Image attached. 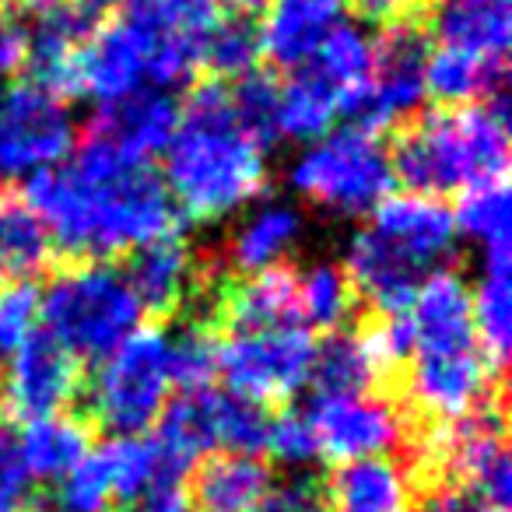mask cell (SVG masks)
<instances>
[{"label": "cell", "mask_w": 512, "mask_h": 512, "mask_svg": "<svg viewBox=\"0 0 512 512\" xmlns=\"http://www.w3.org/2000/svg\"><path fill=\"white\" fill-rule=\"evenodd\" d=\"M25 200L53 249L74 264H106L109 256L176 232V204L151 162L123 155L95 134L57 169L32 176Z\"/></svg>", "instance_id": "cell-1"}, {"label": "cell", "mask_w": 512, "mask_h": 512, "mask_svg": "<svg viewBox=\"0 0 512 512\" xmlns=\"http://www.w3.org/2000/svg\"><path fill=\"white\" fill-rule=\"evenodd\" d=\"M165 190L176 214L193 221H221L260 197L267 183L264 148L239 127L228 88H193L179 109L176 137L165 148Z\"/></svg>", "instance_id": "cell-2"}, {"label": "cell", "mask_w": 512, "mask_h": 512, "mask_svg": "<svg viewBox=\"0 0 512 512\" xmlns=\"http://www.w3.org/2000/svg\"><path fill=\"white\" fill-rule=\"evenodd\" d=\"M453 246V211L435 197L400 193L386 197L372 211L369 225L348 242L344 274L355 295H362L379 316H400Z\"/></svg>", "instance_id": "cell-3"}, {"label": "cell", "mask_w": 512, "mask_h": 512, "mask_svg": "<svg viewBox=\"0 0 512 512\" xmlns=\"http://www.w3.org/2000/svg\"><path fill=\"white\" fill-rule=\"evenodd\" d=\"M393 179L407 193L446 197L509 176V106L491 95L474 106L432 109L393 141Z\"/></svg>", "instance_id": "cell-4"}, {"label": "cell", "mask_w": 512, "mask_h": 512, "mask_svg": "<svg viewBox=\"0 0 512 512\" xmlns=\"http://www.w3.org/2000/svg\"><path fill=\"white\" fill-rule=\"evenodd\" d=\"M39 320L67 355L102 362L141 330L144 309L120 267L71 264L39 295Z\"/></svg>", "instance_id": "cell-5"}, {"label": "cell", "mask_w": 512, "mask_h": 512, "mask_svg": "<svg viewBox=\"0 0 512 512\" xmlns=\"http://www.w3.org/2000/svg\"><path fill=\"white\" fill-rule=\"evenodd\" d=\"M288 179L295 193L344 218L372 214L386 197H393L397 186L390 151L379 144V137L355 127L330 130L309 144L292 162Z\"/></svg>", "instance_id": "cell-6"}, {"label": "cell", "mask_w": 512, "mask_h": 512, "mask_svg": "<svg viewBox=\"0 0 512 512\" xmlns=\"http://www.w3.org/2000/svg\"><path fill=\"white\" fill-rule=\"evenodd\" d=\"M169 334L141 327L109 351L88 383V411L113 435H144L172 397Z\"/></svg>", "instance_id": "cell-7"}, {"label": "cell", "mask_w": 512, "mask_h": 512, "mask_svg": "<svg viewBox=\"0 0 512 512\" xmlns=\"http://www.w3.org/2000/svg\"><path fill=\"white\" fill-rule=\"evenodd\" d=\"M316 341L302 323L267 330H232L218 344V372L228 393L253 404H285L313 379Z\"/></svg>", "instance_id": "cell-8"}, {"label": "cell", "mask_w": 512, "mask_h": 512, "mask_svg": "<svg viewBox=\"0 0 512 512\" xmlns=\"http://www.w3.org/2000/svg\"><path fill=\"white\" fill-rule=\"evenodd\" d=\"M74 137L67 102L36 85H15L0 99V190L67 162Z\"/></svg>", "instance_id": "cell-9"}, {"label": "cell", "mask_w": 512, "mask_h": 512, "mask_svg": "<svg viewBox=\"0 0 512 512\" xmlns=\"http://www.w3.org/2000/svg\"><path fill=\"white\" fill-rule=\"evenodd\" d=\"M428 32L418 22H400L383 32L376 43L372 78L365 95L348 113V127L379 137L383 130L407 123V116L425 102V71H428Z\"/></svg>", "instance_id": "cell-10"}, {"label": "cell", "mask_w": 512, "mask_h": 512, "mask_svg": "<svg viewBox=\"0 0 512 512\" xmlns=\"http://www.w3.org/2000/svg\"><path fill=\"white\" fill-rule=\"evenodd\" d=\"M432 456L446 470V481L467 488L491 512H509L512 460L498 404L463 421H453V425H439L432 439Z\"/></svg>", "instance_id": "cell-11"}, {"label": "cell", "mask_w": 512, "mask_h": 512, "mask_svg": "<svg viewBox=\"0 0 512 512\" xmlns=\"http://www.w3.org/2000/svg\"><path fill=\"white\" fill-rule=\"evenodd\" d=\"M498 376L481 355V348L467 351H428L407 358L404 397L425 418L439 425H453L484 407L498 404Z\"/></svg>", "instance_id": "cell-12"}, {"label": "cell", "mask_w": 512, "mask_h": 512, "mask_svg": "<svg viewBox=\"0 0 512 512\" xmlns=\"http://www.w3.org/2000/svg\"><path fill=\"white\" fill-rule=\"evenodd\" d=\"M313 425L320 456L334 463L390 456L407 442V418L397 400L379 393H355V397H316L306 411Z\"/></svg>", "instance_id": "cell-13"}, {"label": "cell", "mask_w": 512, "mask_h": 512, "mask_svg": "<svg viewBox=\"0 0 512 512\" xmlns=\"http://www.w3.org/2000/svg\"><path fill=\"white\" fill-rule=\"evenodd\" d=\"M81 393V369L78 358L67 355L46 330H36L18 351L4 358V376H0V404L11 418L39 421L64 414Z\"/></svg>", "instance_id": "cell-14"}, {"label": "cell", "mask_w": 512, "mask_h": 512, "mask_svg": "<svg viewBox=\"0 0 512 512\" xmlns=\"http://www.w3.org/2000/svg\"><path fill=\"white\" fill-rule=\"evenodd\" d=\"M106 22V0H67L60 8L39 15L29 36V85L50 92L53 99L78 95V53Z\"/></svg>", "instance_id": "cell-15"}, {"label": "cell", "mask_w": 512, "mask_h": 512, "mask_svg": "<svg viewBox=\"0 0 512 512\" xmlns=\"http://www.w3.org/2000/svg\"><path fill=\"white\" fill-rule=\"evenodd\" d=\"M151 64V32L144 22L123 15L102 22L99 32L78 53V95H88L99 106L127 99L144 88Z\"/></svg>", "instance_id": "cell-16"}, {"label": "cell", "mask_w": 512, "mask_h": 512, "mask_svg": "<svg viewBox=\"0 0 512 512\" xmlns=\"http://www.w3.org/2000/svg\"><path fill=\"white\" fill-rule=\"evenodd\" d=\"M123 278H127L130 292L137 295L141 309L151 316H172L200 288L193 249L179 232L158 235V239L137 246L130 253Z\"/></svg>", "instance_id": "cell-17"}, {"label": "cell", "mask_w": 512, "mask_h": 512, "mask_svg": "<svg viewBox=\"0 0 512 512\" xmlns=\"http://www.w3.org/2000/svg\"><path fill=\"white\" fill-rule=\"evenodd\" d=\"M404 316L411 327V355L477 348L470 327V288L456 271L439 267L428 274Z\"/></svg>", "instance_id": "cell-18"}, {"label": "cell", "mask_w": 512, "mask_h": 512, "mask_svg": "<svg viewBox=\"0 0 512 512\" xmlns=\"http://www.w3.org/2000/svg\"><path fill=\"white\" fill-rule=\"evenodd\" d=\"M179 102L165 88H137L127 99L113 106H99V116L92 120V134L116 144L123 155L151 162L155 155H165L169 141L179 127Z\"/></svg>", "instance_id": "cell-19"}, {"label": "cell", "mask_w": 512, "mask_h": 512, "mask_svg": "<svg viewBox=\"0 0 512 512\" xmlns=\"http://www.w3.org/2000/svg\"><path fill=\"white\" fill-rule=\"evenodd\" d=\"M341 25V0H267L256 25L260 57L274 67L299 71L313 64L323 39Z\"/></svg>", "instance_id": "cell-20"}, {"label": "cell", "mask_w": 512, "mask_h": 512, "mask_svg": "<svg viewBox=\"0 0 512 512\" xmlns=\"http://www.w3.org/2000/svg\"><path fill=\"white\" fill-rule=\"evenodd\" d=\"M200 292H204L200 299H207V320L228 323L232 330H267L302 323L295 274L285 267L225 285V292H207V288H200Z\"/></svg>", "instance_id": "cell-21"}, {"label": "cell", "mask_w": 512, "mask_h": 512, "mask_svg": "<svg viewBox=\"0 0 512 512\" xmlns=\"http://www.w3.org/2000/svg\"><path fill=\"white\" fill-rule=\"evenodd\" d=\"M428 29L442 50L505 64L512 43L509 0H432Z\"/></svg>", "instance_id": "cell-22"}, {"label": "cell", "mask_w": 512, "mask_h": 512, "mask_svg": "<svg viewBox=\"0 0 512 512\" xmlns=\"http://www.w3.org/2000/svg\"><path fill=\"white\" fill-rule=\"evenodd\" d=\"M323 488L330 512H411L414 505L411 474L393 456L337 463Z\"/></svg>", "instance_id": "cell-23"}, {"label": "cell", "mask_w": 512, "mask_h": 512, "mask_svg": "<svg viewBox=\"0 0 512 512\" xmlns=\"http://www.w3.org/2000/svg\"><path fill=\"white\" fill-rule=\"evenodd\" d=\"M274 477L260 456L249 453H214L204 456L193 470L190 502L193 512H256Z\"/></svg>", "instance_id": "cell-24"}, {"label": "cell", "mask_w": 512, "mask_h": 512, "mask_svg": "<svg viewBox=\"0 0 512 512\" xmlns=\"http://www.w3.org/2000/svg\"><path fill=\"white\" fill-rule=\"evenodd\" d=\"M509 249L481 253V281L470 292V327L481 355L502 376L512 348V285H509Z\"/></svg>", "instance_id": "cell-25"}, {"label": "cell", "mask_w": 512, "mask_h": 512, "mask_svg": "<svg viewBox=\"0 0 512 512\" xmlns=\"http://www.w3.org/2000/svg\"><path fill=\"white\" fill-rule=\"evenodd\" d=\"M302 214L288 204H260L228 239V267L253 278L274 267L299 246Z\"/></svg>", "instance_id": "cell-26"}, {"label": "cell", "mask_w": 512, "mask_h": 512, "mask_svg": "<svg viewBox=\"0 0 512 512\" xmlns=\"http://www.w3.org/2000/svg\"><path fill=\"white\" fill-rule=\"evenodd\" d=\"M386 365L379 362L365 330H334L323 344H316L313 379L316 397H355L372 393L383 379Z\"/></svg>", "instance_id": "cell-27"}, {"label": "cell", "mask_w": 512, "mask_h": 512, "mask_svg": "<svg viewBox=\"0 0 512 512\" xmlns=\"http://www.w3.org/2000/svg\"><path fill=\"white\" fill-rule=\"evenodd\" d=\"M53 260V242L29 200L0 190V281H32Z\"/></svg>", "instance_id": "cell-28"}, {"label": "cell", "mask_w": 512, "mask_h": 512, "mask_svg": "<svg viewBox=\"0 0 512 512\" xmlns=\"http://www.w3.org/2000/svg\"><path fill=\"white\" fill-rule=\"evenodd\" d=\"M18 446H22L25 467L36 477V484H57L92 453V435H88L85 421L71 418V414H53V418L29 421L25 432L18 435Z\"/></svg>", "instance_id": "cell-29"}, {"label": "cell", "mask_w": 512, "mask_h": 512, "mask_svg": "<svg viewBox=\"0 0 512 512\" xmlns=\"http://www.w3.org/2000/svg\"><path fill=\"white\" fill-rule=\"evenodd\" d=\"M341 116V95L313 64L288 74V81L281 85V137L313 144L327 137Z\"/></svg>", "instance_id": "cell-30"}, {"label": "cell", "mask_w": 512, "mask_h": 512, "mask_svg": "<svg viewBox=\"0 0 512 512\" xmlns=\"http://www.w3.org/2000/svg\"><path fill=\"white\" fill-rule=\"evenodd\" d=\"M502 78H505V64H491V60L442 50V46H435L428 53L425 88L446 109L474 106V102L491 99V95L502 92Z\"/></svg>", "instance_id": "cell-31"}, {"label": "cell", "mask_w": 512, "mask_h": 512, "mask_svg": "<svg viewBox=\"0 0 512 512\" xmlns=\"http://www.w3.org/2000/svg\"><path fill=\"white\" fill-rule=\"evenodd\" d=\"M372 60H376V39L362 29V25L341 22L327 39H323L320 53L313 57V67L337 88L344 102V120L355 109V102L365 95L372 78Z\"/></svg>", "instance_id": "cell-32"}, {"label": "cell", "mask_w": 512, "mask_h": 512, "mask_svg": "<svg viewBox=\"0 0 512 512\" xmlns=\"http://www.w3.org/2000/svg\"><path fill=\"white\" fill-rule=\"evenodd\" d=\"M95 456H99L102 474H106L109 491H113V502L123 505L137 502L169 470L162 463L155 439H148V435H113L106 446L95 449Z\"/></svg>", "instance_id": "cell-33"}, {"label": "cell", "mask_w": 512, "mask_h": 512, "mask_svg": "<svg viewBox=\"0 0 512 512\" xmlns=\"http://www.w3.org/2000/svg\"><path fill=\"white\" fill-rule=\"evenodd\" d=\"M295 288H299V316L302 323L316 330L344 327L355 309V288H351L344 267L337 264H313L309 271L295 274Z\"/></svg>", "instance_id": "cell-34"}, {"label": "cell", "mask_w": 512, "mask_h": 512, "mask_svg": "<svg viewBox=\"0 0 512 512\" xmlns=\"http://www.w3.org/2000/svg\"><path fill=\"white\" fill-rule=\"evenodd\" d=\"M509 179H498L488 186L460 193V204L453 211V225L460 235L488 249H509Z\"/></svg>", "instance_id": "cell-35"}, {"label": "cell", "mask_w": 512, "mask_h": 512, "mask_svg": "<svg viewBox=\"0 0 512 512\" xmlns=\"http://www.w3.org/2000/svg\"><path fill=\"white\" fill-rule=\"evenodd\" d=\"M260 64V36L256 25L242 15H221L204 36L200 50V71H211L214 78H246Z\"/></svg>", "instance_id": "cell-36"}, {"label": "cell", "mask_w": 512, "mask_h": 512, "mask_svg": "<svg viewBox=\"0 0 512 512\" xmlns=\"http://www.w3.org/2000/svg\"><path fill=\"white\" fill-rule=\"evenodd\" d=\"M232 113L239 127L253 137L260 148L274 144L281 137V85L267 71L256 67L253 74L239 78L228 92Z\"/></svg>", "instance_id": "cell-37"}, {"label": "cell", "mask_w": 512, "mask_h": 512, "mask_svg": "<svg viewBox=\"0 0 512 512\" xmlns=\"http://www.w3.org/2000/svg\"><path fill=\"white\" fill-rule=\"evenodd\" d=\"M271 414L264 404L239 397V393L214 390V439L218 453H249L256 456L267 446Z\"/></svg>", "instance_id": "cell-38"}, {"label": "cell", "mask_w": 512, "mask_h": 512, "mask_svg": "<svg viewBox=\"0 0 512 512\" xmlns=\"http://www.w3.org/2000/svg\"><path fill=\"white\" fill-rule=\"evenodd\" d=\"M169 372L179 393L211 386V379L218 376V341L211 337V327L190 323L169 337Z\"/></svg>", "instance_id": "cell-39"}, {"label": "cell", "mask_w": 512, "mask_h": 512, "mask_svg": "<svg viewBox=\"0 0 512 512\" xmlns=\"http://www.w3.org/2000/svg\"><path fill=\"white\" fill-rule=\"evenodd\" d=\"M113 509V491L102 474V463L95 449L53 484V495L46 502V512H109Z\"/></svg>", "instance_id": "cell-40"}, {"label": "cell", "mask_w": 512, "mask_h": 512, "mask_svg": "<svg viewBox=\"0 0 512 512\" xmlns=\"http://www.w3.org/2000/svg\"><path fill=\"white\" fill-rule=\"evenodd\" d=\"M36 477L25 467L18 432L0 421V512H36Z\"/></svg>", "instance_id": "cell-41"}, {"label": "cell", "mask_w": 512, "mask_h": 512, "mask_svg": "<svg viewBox=\"0 0 512 512\" xmlns=\"http://www.w3.org/2000/svg\"><path fill=\"white\" fill-rule=\"evenodd\" d=\"M267 453L288 470L302 474L309 463L320 460V446H316L313 425H309L306 411H285L271 418V432H267Z\"/></svg>", "instance_id": "cell-42"}, {"label": "cell", "mask_w": 512, "mask_h": 512, "mask_svg": "<svg viewBox=\"0 0 512 512\" xmlns=\"http://www.w3.org/2000/svg\"><path fill=\"white\" fill-rule=\"evenodd\" d=\"M39 323V292L32 281H15L0 292V362L18 351Z\"/></svg>", "instance_id": "cell-43"}, {"label": "cell", "mask_w": 512, "mask_h": 512, "mask_svg": "<svg viewBox=\"0 0 512 512\" xmlns=\"http://www.w3.org/2000/svg\"><path fill=\"white\" fill-rule=\"evenodd\" d=\"M256 512H330L327 488L313 474H292L271 484Z\"/></svg>", "instance_id": "cell-44"}, {"label": "cell", "mask_w": 512, "mask_h": 512, "mask_svg": "<svg viewBox=\"0 0 512 512\" xmlns=\"http://www.w3.org/2000/svg\"><path fill=\"white\" fill-rule=\"evenodd\" d=\"M130 512H193L190 488H186V474H172L165 470L137 502H130Z\"/></svg>", "instance_id": "cell-45"}, {"label": "cell", "mask_w": 512, "mask_h": 512, "mask_svg": "<svg viewBox=\"0 0 512 512\" xmlns=\"http://www.w3.org/2000/svg\"><path fill=\"white\" fill-rule=\"evenodd\" d=\"M411 512H491L477 495L453 481H439L411 505Z\"/></svg>", "instance_id": "cell-46"}, {"label": "cell", "mask_w": 512, "mask_h": 512, "mask_svg": "<svg viewBox=\"0 0 512 512\" xmlns=\"http://www.w3.org/2000/svg\"><path fill=\"white\" fill-rule=\"evenodd\" d=\"M432 0H355V11L362 22L372 25H400V22H414L418 11H428Z\"/></svg>", "instance_id": "cell-47"}, {"label": "cell", "mask_w": 512, "mask_h": 512, "mask_svg": "<svg viewBox=\"0 0 512 512\" xmlns=\"http://www.w3.org/2000/svg\"><path fill=\"white\" fill-rule=\"evenodd\" d=\"M25 53H29V32L11 18H0V78L22 71Z\"/></svg>", "instance_id": "cell-48"}, {"label": "cell", "mask_w": 512, "mask_h": 512, "mask_svg": "<svg viewBox=\"0 0 512 512\" xmlns=\"http://www.w3.org/2000/svg\"><path fill=\"white\" fill-rule=\"evenodd\" d=\"M264 4L267 0H218L221 15H242V18H249L253 11H264Z\"/></svg>", "instance_id": "cell-49"}, {"label": "cell", "mask_w": 512, "mask_h": 512, "mask_svg": "<svg viewBox=\"0 0 512 512\" xmlns=\"http://www.w3.org/2000/svg\"><path fill=\"white\" fill-rule=\"evenodd\" d=\"M60 4H67V0H18V8L29 11V15H46V11L60 8Z\"/></svg>", "instance_id": "cell-50"}]
</instances>
